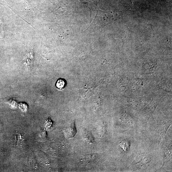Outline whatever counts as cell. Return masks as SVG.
Wrapping results in <instances>:
<instances>
[{"label": "cell", "mask_w": 172, "mask_h": 172, "mask_svg": "<svg viewBox=\"0 0 172 172\" xmlns=\"http://www.w3.org/2000/svg\"><path fill=\"white\" fill-rule=\"evenodd\" d=\"M65 136L68 139H71L74 137L77 133L75 122H73L65 130Z\"/></svg>", "instance_id": "6da1fadb"}, {"label": "cell", "mask_w": 172, "mask_h": 172, "mask_svg": "<svg viewBox=\"0 0 172 172\" xmlns=\"http://www.w3.org/2000/svg\"><path fill=\"white\" fill-rule=\"evenodd\" d=\"M1 125H0V130H1Z\"/></svg>", "instance_id": "277c9868"}, {"label": "cell", "mask_w": 172, "mask_h": 172, "mask_svg": "<svg viewBox=\"0 0 172 172\" xmlns=\"http://www.w3.org/2000/svg\"><path fill=\"white\" fill-rule=\"evenodd\" d=\"M26 105L25 103H20L19 104V108L23 111H26L27 109L24 108V106Z\"/></svg>", "instance_id": "3957f363"}, {"label": "cell", "mask_w": 172, "mask_h": 172, "mask_svg": "<svg viewBox=\"0 0 172 172\" xmlns=\"http://www.w3.org/2000/svg\"><path fill=\"white\" fill-rule=\"evenodd\" d=\"M65 85V82L62 79H59L57 82L56 86L58 89H61L63 88Z\"/></svg>", "instance_id": "7a4b0ae2"}]
</instances>
